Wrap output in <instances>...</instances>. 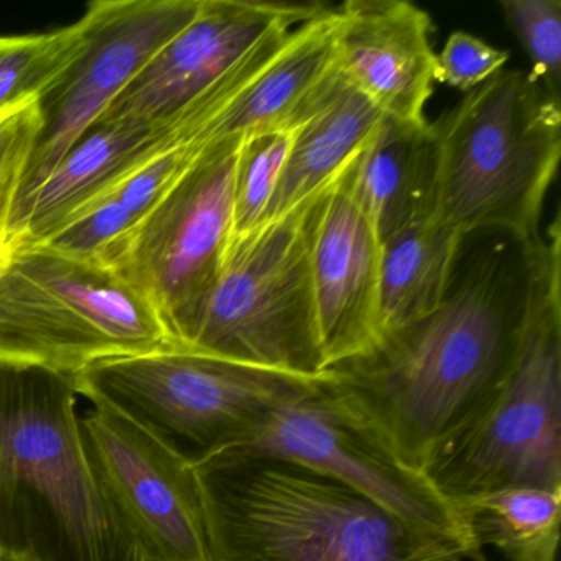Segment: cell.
Segmentation results:
<instances>
[{"mask_svg": "<svg viewBox=\"0 0 561 561\" xmlns=\"http://www.w3.org/2000/svg\"><path fill=\"white\" fill-rule=\"evenodd\" d=\"M499 262H484L422 318L328 370L392 451L425 472L504 369L512 318Z\"/></svg>", "mask_w": 561, "mask_h": 561, "instance_id": "6da1fadb", "label": "cell"}, {"mask_svg": "<svg viewBox=\"0 0 561 561\" xmlns=\"http://www.w3.org/2000/svg\"><path fill=\"white\" fill-rule=\"evenodd\" d=\"M73 379L0 363V554L152 561L104 489Z\"/></svg>", "mask_w": 561, "mask_h": 561, "instance_id": "7a4b0ae2", "label": "cell"}, {"mask_svg": "<svg viewBox=\"0 0 561 561\" xmlns=\"http://www.w3.org/2000/svg\"><path fill=\"white\" fill-rule=\"evenodd\" d=\"M195 468L211 561H491L297 462L221 451Z\"/></svg>", "mask_w": 561, "mask_h": 561, "instance_id": "3957f363", "label": "cell"}, {"mask_svg": "<svg viewBox=\"0 0 561 561\" xmlns=\"http://www.w3.org/2000/svg\"><path fill=\"white\" fill-rule=\"evenodd\" d=\"M560 219L522 244L504 369L425 474L451 504L507 488L561 489Z\"/></svg>", "mask_w": 561, "mask_h": 561, "instance_id": "277c9868", "label": "cell"}, {"mask_svg": "<svg viewBox=\"0 0 561 561\" xmlns=\"http://www.w3.org/2000/svg\"><path fill=\"white\" fill-rule=\"evenodd\" d=\"M432 126L433 218L462 238L481 229L520 244L537 238L560 163V96L528 70H502Z\"/></svg>", "mask_w": 561, "mask_h": 561, "instance_id": "5b68a950", "label": "cell"}, {"mask_svg": "<svg viewBox=\"0 0 561 561\" xmlns=\"http://www.w3.org/2000/svg\"><path fill=\"white\" fill-rule=\"evenodd\" d=\"M173 346L153 308L103 262L9 244L0 268V363L75 379L101 360Z\"/></svg>", "mask_w": 561, "mask_h": 561, "instance_id": "8992f818", "label": "cell"}, {"mask_svg": "<svg viewBox=\"0 0 561 561\" xmlns=\"http://www.w3.org/2000/svg\"><path fill=\"white\" fill-rule=\"evenodd\" d=\"M321 377L308 379L167 346L101 360L78 374L73 383L78 396L126 416L196 466L238 445L268 413Z\"/></svg>", "mask_w": 561, "mask_h": 561, "instance_id": "52a82bcc", "label": "cell"}, {"mask_svg": "<svg viewBox=\"0 0 561 561\" xmlns=\"http://www.w3.org/2000/svg\"><path fill=\"white\" fill-rule=\"evenodd\" d=\"M323 192L231 238L218 284L185 350L291 376H324L310 271Z\"/></svg>", "mask_w": 561, "mask_h": 561, "instance_id": "ba28073f", "label": "cell"}, {"mask_svg": "<svg viewBox=\"0 0 561 561\" xmlns=\"http://www.w3.org/2000/svg\"><path fill=\"white\" fill-rule=\"evenodd\" d=\"M242 139L208 144L188 172L104 255L186 347L218 284L232 238V190Z\"/></svg>", "mask_w": 561, "mask_h": 561, "instance_id": "9c48e42d", "label": "cell"}, {"mask_svg": "<svg viewBox=\"0 0 561 561\" xmlns=\"http://www.w3.org/2000/svg\"><path fill=\"white\" fill-rule=\"evenodd\" d=\"M225 451L307 466L366 495L415 530L478 547L455 504L425 472L392 451L328 373Z\"/></svg>", "mask_w": 561, "mask_h": 561, "instance_id": "30bf717a", "label": "cell"}, {"mask_svg": "<svg viewBox=\"0 0 561 561\" xmlns=\"http://www.w3.org/2000/svg\"><path fill=\"white\" fill-rule=\"evenodd\" d=\"M199 8L202 0H98L88 5L84 47L38 98L41 129L12 216L144 67L192 24Z\"/></svg>", "mask_w": 561, "mask_h": 561, "instance_id": "8fae6325", "label": "cell"}, {"mask_svg": "<svg viewBox=\"0 0 561 561\" xmlns=\"http://www.w3.org/2000/svg\"><path fill=\"white\" fill-rule=\"evenodd\" d=\"M84 443L111 501L152 561H211L195 466L126 416L94 407Z\"/></svg>", "mask_w": 561, "mask_h": 561, "instance_id": "7c38bea8", "label": "cell"}, {"mask_svg": "<svg viewBox=\"0 0 561 561\" xmlns=\"http://www.w3.org/2000/svg\"><path fill=\"white\" fill-rule=\"evenodd\" d=\"M323 4L202 0L198 15L173 37L98 123H163L229 73L268 32L305 22Z\"/></svg>", "mask_w": 561, "mask_h": 561, "instance_id": "4fadbf2b", "label": "cell"}, {"mask_svg": "<svg viewBox=\"0 0 561 561\" xmlns=\"http://www.w3.org/2000/svg\"><path fill=\"white\" fill-rule=\"evenodd\" d=\"M341 173L321 195L310 239L324 373L367 353L380 337L382 242Z\"/></svg>", "mask_w": 561, "mask_h": 561, "instance_id": "5bb4252c", "label": "cell"}, {"mask_svg": "<svg viewBox=\"0 0 561 561\" xmlns=\"http://www.w3.org/2000/svg\"><path fill=\"white\" fill-rule=\"evenodd\" d=\"M432 18L403 0H347L334 8V67L386 117L426 123L435 90Z\"/></svg>", "mask_w": 561, "mask_h": 561, "instance_id": "9a60e30c", "label": "cell"}, {"mask_svg": "<svg viewBox=\"0 0 561 561\" xmlns=\"http://www.w3.org/2000/svg\"><path fill=\"white\" fill-rule=\"evenodd\" d=\"M179 114L156 124L96 123L71 147L9 225V244H38L113 195L159 153L185 142Z\"/></svg>", "mask_w": 561, "mask_h": 561, "instance_id": "2e32d148", "label": "cell"}, {"mask_svg": "<svg viewBox=\"0 0 561 561\" xmlns=\"http://www.w3.org/2000/svg\"><path fill=\"white\" fill-rule=\"evenodd\" d=\"M383 114L333 67L298 107L291 146L264 222L324 192L382 123Z\"/></svg>", "mask_w": 561, "mask_h": 561, "instance_id": "e0dca14e", "label": "cell"}, {"mask_svg": "<svg viewBox=\"0 0 561 561\" xmlns=\"http://www.w3.org/2000/svg\"><path fill=\"white\" fill-rule=\"evenodd\" d=\"M341 175L380 242L386 241L433 213L436 140L432 124L383 117Z\"/></svg>", "mask_w": 561, "mask_h": 561, "instance_id": "ac0fdd59", "label": "cell"}, {"mask_svg": "<svg viewBox=\"0 0 561 561\" xmlns=\"http://www.w3.org/2000/svg\"><path fill=\"white\" fill-rule=\"evenodd\" d=\"M333 27L334 9L328 5L298 25L287 48L213 121L199 142L208 146L288 127L298 107L333 70Z\"/></svg>", "mask_w": 561, "mask_h": 561, "instance_id": "d6986e66", "label": "cell"}, {"mask_svg": "<svg viewBox=\"0 0 561 561\" xmlns=\"http://www.w3.org/2000/svg\"><path fill=\"white\" fill-rule=\"evenodd\" d=\"M462 239L430 215L382 242L380 336L422 318L445 300Z\"/></svg>", "mask_w": 561, "mask_h": 561, "instance_id": "ffe728a7", "label": "cell"}, {"mask_svg": "<svg viewBox=\"0 0 561 561\" xmlns=\"http://www.w3.org/2000/svg\"><path fill=\"white\" fill-rule=\"evenodd\" d=\"M472 541L507 561H557L561 489L507 488L456 504Z\"/></svg>", "mask_w": 561, "mask_h": 561, "instance_id": "44dd1931", "label": "cell"}, {"mask_svg": "<svg viewBox=\"0 0 561 561\" xmlns=\"http://www.w3.org/2000/svg\"><path fill=\"white\" fill-rule=\"evenodd\" d=\"M88 19L48 34L0 37V111L38 100L84 47Z\"/></svg>", "mask_w": 561, "mask_h": 561, "instance_id": "7402d4cb", "label": "cell"}, {"mask_svg": "<svg viewBox=\"0 0 561 561\" xmlns=\"http://www.w3.org/2000/svg\"><path fill=\"white\" fill-rule=\"evenodd\" d=\"M291 136V127H278L242 139L232 190V238L254 231L264 221Z\"/></svg>", "mask_w": 561, "mask_h": 561, "instance_id": "603a6c76", "label": "cell"}, {"mask_svg": "<svg viewBox=\"0 0 561 561\" xmlns=\"http://www.w3.org/2000/svg\"><path fill=\"white\" fill-rule=\"evenodd\" d=\"M502 14L530 60V73L560 96L561 0H501Z\"/></svg>", "mask_w": 561, "mask_h": 561, "instance_id": "cb8c5ba5", "label": "cell"}, {"mask_svg": "<svg viewBox=\"0 0 561 561\" xmlns=\"http://www.w3.org/2000/svg\"><path fill=\"white\" fill-rule=\"evenodd\" d=\"M38 129V100L0 111V245L9 244L12 211Z\"/></svg>", "mask_w": 561, "mask_h": 561, "instance_id": "d4e9b609", "label": "cell"}, {"mask_svg": "<svg viewBox=\"0 0 561 561\" xmlns=\"http://www.w3.org/2000/svg\"><path fill=\"white\" fill-rule=\"evenodd\" d=\"M139 219L117 198H107L77 216L45 242L61 254L81 261L103 262L106 252L136 226Z\"/></svg>", "mask_w": 561, "mask_h": 561, "instance_id": "484cf974", "label": "cell"}, {"mask_svg": "<svg viewBox=\"0 0 561 561\" xmlns=\"http://www.w3.org/2000/svg\"><path fill=\"white\" fill-rule=\"evenodd\" d=\"M508 58L507 50L491 47L468 32H455L436 55L435 80L469 93L501 73Z\"/></svg>", "mask_w": 561, "mask_h": 561, "instance_id": "4316f807", "label": "cell"}, {"mask_svg": "<svg viewBox=\"0 0 561 561\" xmlns=\"http://www.w3.org/2000/svg\"><path fill=\"white\" fill-rule=\"evenodd\" d=\"M9 244L0 245V268L4 265L5 257H8Z\"/></svg>", "mask_w": 561, "mask_h": 561, "instance_id": "83f0119b", "label": "cell"}, {"mask_svg": "<svg viewBox=\"0 0 561 561\" xmlns=\"http://www.w3.org/2000/svg\"><path fill=\"white\" fill-rule=\"evenodd\" d=\"M0 561H27V560H22V558L5 557V554H0Z\"/></svg>", "mask_w": 561, "mask_h": 561, "instance_id": "f1b7e54d", "label": "cell"}]
</instances>
